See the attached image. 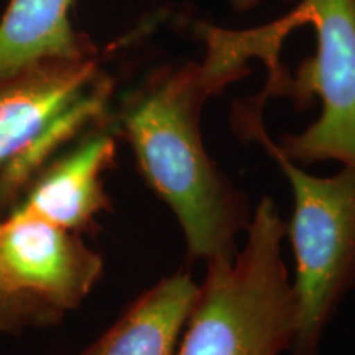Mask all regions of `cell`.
I'll list each match as a JSON object with an SVG mask.
<instances>
[{
  "label": "cell",
  "mask_w": 355,
  "mask_h": 355,
  "mask_svg": "<svg viewBox=\"0 0 355 355\" xmlns=\"http://www.w3.org/2000/svg\"><path fill=\"white\" fill-rule=\"evenodd\" d=\"M243 66L211 38L202 64L159 71L127 97L119 115L141 175L180 220L189 255L206 261L234 259L235 235L248 225L245 202L217 171L201 135L204 101Z\"/></svg>",
  "instance_id": "obj_1"
},
{
  "label": "cell",
  "mask_w": 355,
  "mask_h": 355,
  "mask_svg": "<svg viewBox=\"0 0 355 355\" xmlns=\"http://www.w3.org/2000/svg\"><path fill=\"white\" fill-rule=\"evenodd\" d=\"M286 225L263 198L234 259L207 261V277L176 355H279L298 329V296L282 255Z\"/></svg>",
  "instance_id": "obj_2"
},
{
  "label": "cell",
  "mask_w": 355,
  "mask_h": 355,
  "mask_svg": "<svg viewBox=\"0 0 355 355\" xmlns=\"http://www.w3.org/2000/svg\"><path fill=\"white\" fill-rule=\"evenodd\" d=\"M112 83L96 55L38 63L0 83V206L13 209L44 166L107 121Z\"/></svg>",
  "instance_id": "obj_3"
},
{
  "label": "cell",
  "mask_w": 355,
  "mask_h": 355,
  "mask_svg": "<svg viewBox=\"0 0 355 355\" xmlns=\"http://www.w3.org/2000/svg\"><path fill=\"white\" fill-rule=\"evenodd\" d=\"M245 132L282 166L293 191L290 239L296 257L298 329L291 355H318L319 339L345 293L355 288V168L318 178L285 157L252 107L239 114Z\"/></svg>",
  "instance_id": "obj_4"
},
{
  "label": "cell",
  "mask_w": 355,
  "mask_h": 355,
  "mask_svg": "<svg viewBox=\"0 0 355 355\" xmlns=\"http://www.w3.org/2000/svg\"><path fill=\"white\" fill-rule=\"evenodd\" d=\"M313 25L318 50L301 64L283 91L300 102L319 96L321 117L300 135L283 139L279 150L295 163L336 162L355 168V0H301L273 28Z\"/></svg>",
  "instance_id": "obj_5"
},
{
  "label": "cell",
  "mask_w": 355,
  "mask_h": 355,
  "mask_svg": "<svg viewBox=\"0 0 355 355\" xmlns=\"http://www.w3.org/2000/svg\"><path fill=\"white\" fill-rule=\"evenodd\" d=\"M101 273L102 259L81 234L17 209L0 220V293L35 326L78 308Z\"/></svg>",
  "instance_id": "obj_6"
},
{
  "label": "cell",
  "mask_w": 355,
  "mask_h": 355,
  "mask_svg": "<svg viewBox=\"0 0 355 355\" xmlns=\"http://www.w3.org/2000/svg\"><path fill=\"white\" fill-rule=\"evenodd\" d=\"M115 162V139L101 128L86 133L68 152L53 158L13 209L37 216L71 232L91 230L109 209L104 173ZM12 211V209H10Z\"/></svg>",
  "instance_id": "obj_7"
},
{
  "label": "cell",
  "mask_w": 355,
  "mask_h": 355,
  "mask_svg": "<svg viewBox=\"0 0 355 355\" xmlns=\"http://www.w3.org/2000/svg\"><path fill=\"white\" fill-rule=\"evenodd\" d=\"M198 288L188 273L159 279L79 355H176Z\"/></svg>",
  "instance_id": "obj_8"
},
{
  "label": "cell",
  "mask_w": 355,
  "mask_h": 355,
  "mask_svg": "<svg viewBox=\"0 0 355 355\" xmlns=\"http://www.w3.org/2000/svg\"><path fill=\"white\" fill-rule=\"evenodd\" d=\"M73 0H10L0 20V83L60 58L92 55L69 20Z\"/></svg>",
  "instance_id": "obj_9"
},
{
  "label": "cell",
  "mask_w": 355,
  "mask_h": 355,
  "mask_svg": "<svg viewBox=\"0 0 355 355\" xmlns=\"http://www.w3.org/2000/svg\"><path fill=\"white\" fill-rule=\"evenodd\" d=\"M2 212L3 209L0 206V220L3 217ZM30 326H35L33 319L0 293V334L2 332H19Z\"/></svg>",
  "instance_id": "obj_10"
},
{
  "label": "cell",
  "mask_w": 355,
  "mask_h": 355,
  "mask_svg": "<svg viewBox=\"0 0 355 355\" xmlns=\"http://www.w3.org/2000/svg\"><path fill=\"white\" fill-rule=\"evenodd\" d=\"M239 3H248V6H252V3H255V2H259V0H237Z\"/></svg>",
  "instance_id": "obj_11"
}]
</instances>
